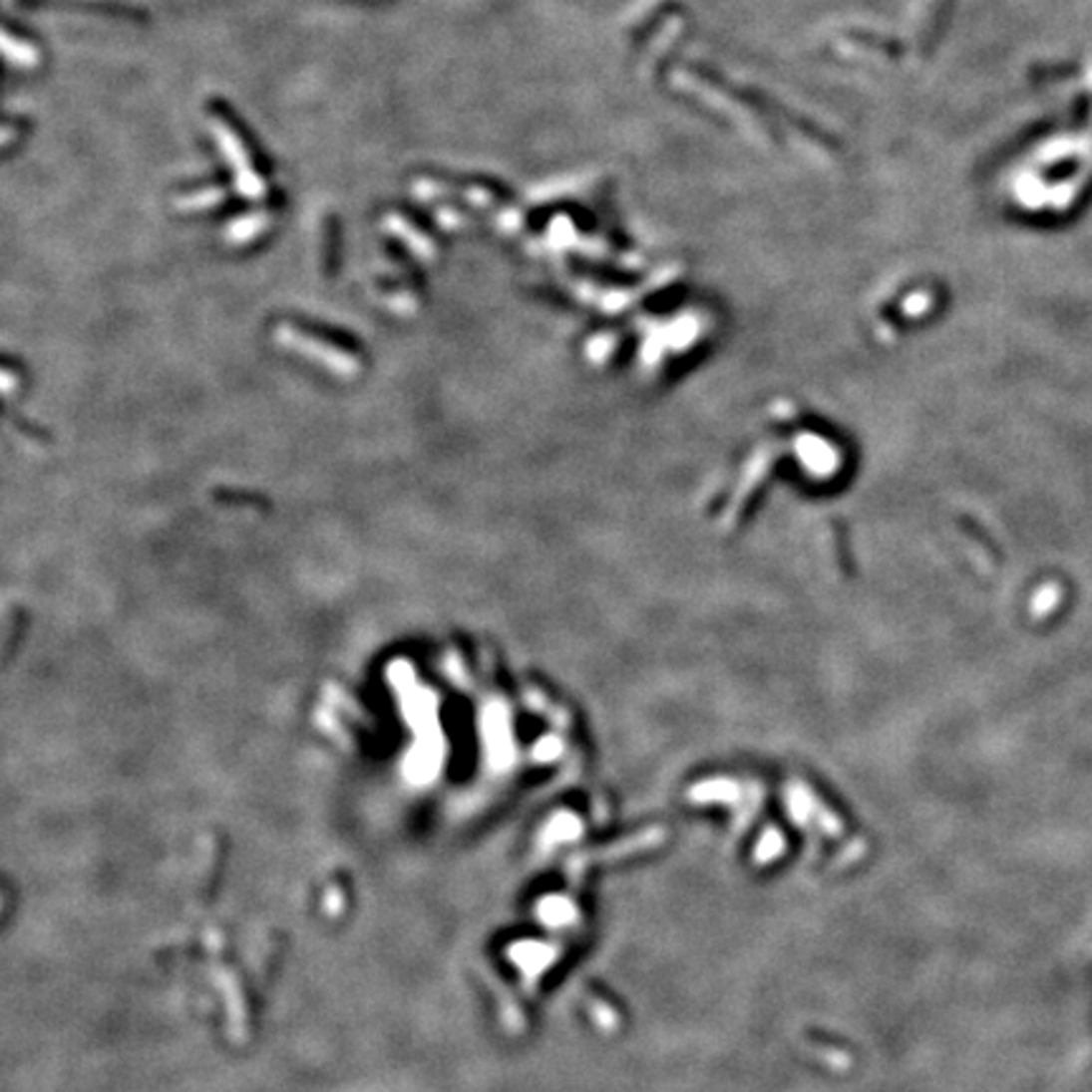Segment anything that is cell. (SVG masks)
Wrapping results in <instances>:
<instances>
[{"label": "cell", "mask_w": 1092, "mask_h": 1092, "mask_svg": "<svg viewBox=\"0 0 1092 1092\" xmlns=\"http://www.w3.org/2000/svg\"><path fill=\"white\" fill-rule=\"evenodd\" d=\"M210 132L212 137H215L220 153H223L225 160H228L230 170H233L235 187H238L240 195L250 197V200H261V197L266 195V185H263V180L256 175L253 165H250V158L248 153H245L243 142L235 137V132L230 130L223 120H212Z\"/></svg>", "instance_id": "obj_1"}, {"label": "cell", "mask_w": 1092, "mask_h": 1092, "mask_svg": "<svg viewBox=\"0 0 1092 1092\" xmlns=\"http://www.w3.org/2000/svg\"><path fill=\"white\" fill-rule=\"evenodd\" d=\"M0 54L6 56L11 64L23 66V69H33L39 64V51L33 49L26 41H18L13 36H8L6 31H0Z\"/></svg>", "instance_id": "obj_2"}, {"label": "cell", "mask_w": 1092, "mask_h": 1092, "mask_svg": "<svg viewBox=\"0 0 1092 1092\" xmlns=\"http://www.w3.org/2000/svg\"><path fill=\"white\" fill-rule=\"evenodd\" d=\"M266 225H268L266 212H253V215H245V217H238V220H233V225H230L225 235H228L230 240H238V243L243 240L245 243V240H250L253 235L261 233Z\"/></svg>", "instance_id": "obj_3"}, {"label": "cell", "mask_w": 1092, "mask_h": 1092, "mask_svg": "<svg viewBox=\"0 0 1092 1092\" xmlns=\"http://www.w3.org/2000/svg\"><path fill=\"white\" fill-rule=\"evenodd\" d=\"M220 200H225V190H220V187H205V190H195L190 195L180 197L178 207H182V210H207V207L220 205Z\"/></svg>", "instance_id": "obj_4"}]
</instances>
